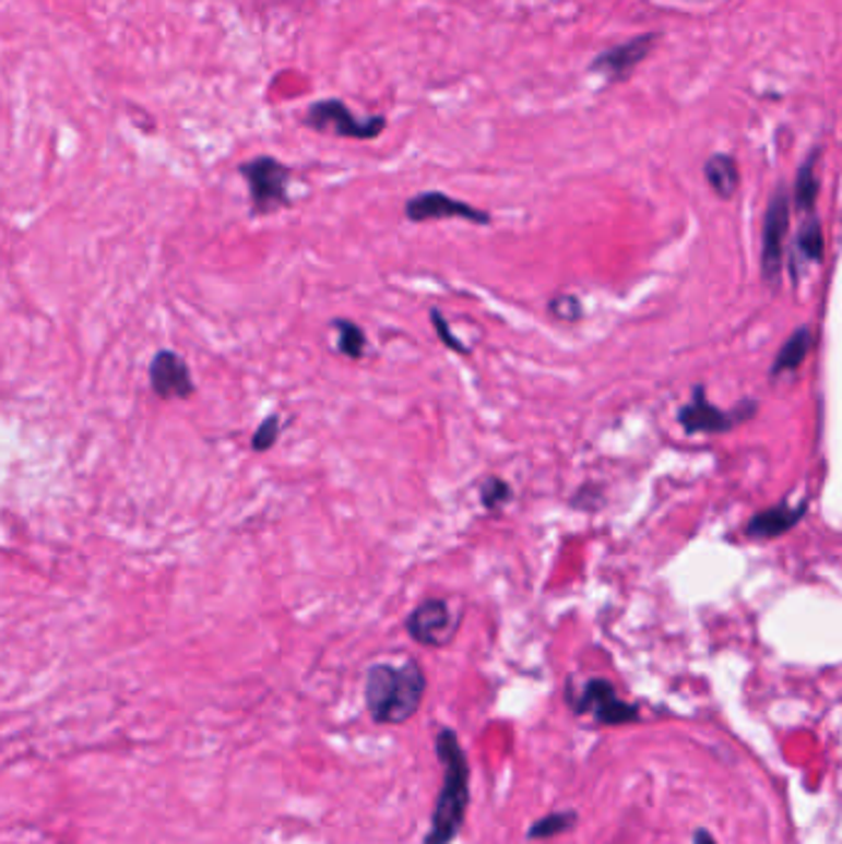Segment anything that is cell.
<instances>
[{
    "instance_id": "6da1fadb",
    "label": "cell",
    "mask_w": 842,
    "mask_h": 844,
    "mask_svg": "<svg viewBox=\"0 0 842 844\" xmlns=\"http://www.w3.org/2000/svg\"><path fill=\"white\" fill-rule=\"evenodd\" d=\"M435 756L442 765V788L435 798L430 832L423 844H452L470 808V763L458 734L448 726L435 734Z\"/></svg>"
},
{
    "instance_id": "7a4b0ae2",
    "label": "cell",
    "mask_w": 842,
    "mask_h": 844,
    "mask_svg": "<svg viewBox=\"0 0 842 844\" xmlns=\"http://www.w3.org/2000/svg\"><path fill=\"white\" fill-rule=\"evenodd\" d=\"M425 689L428 679L415 659H405L403 665L376 662L366 671V709L376 724L401 726L418 714Z\"/></svg>"
},
{
    "instance_id": "3957f363",
    "label": "cell",
    "mask_w": 842,
    "mask_h": 844,
    "mask_svg": "<svg viewBox=\"0 0 842 844\" xmlns=\"http://www.w3.org/2000/svg\"><path fill=\"white\" fill-rule=\"evenodd\" d=\"M238 170L245 178V183H248L252 215H270L292 205L287 191L292 170L289 166L282 164V161L272 156H258L245 161V164L238 166Z\"/></svg>"
},
{
    "instance_id": "277c9868",
    "label": "cell",
    "mask_w": 842,
    "mask_h": 844,
    "mask_svg": "<svg viewBox=\"0 0 842 844\" xmlns=\"http://www.w3.org/2000/svg\"><path fill=\"white\" fill-rule=\"evenodd\" d=\"M301 121H305V127L315 131H334L336 136L356 141H373L381 136L386 129V117H381V114L358 119L342 99H321L311 104Z\"/></svg>"
},
{
    "instance_id": "5b68a950",
    "label": "cell",
    "mask_w": 842,
    "mask_h": 844,
    "mask_svg": "<svg viewBox=\"0 0 842 844\" xmlns=\"http://www.w3.org/2000/svg\"><path fill=\"white\" fill-rule=\"evenodd\" d=\"M791 225V195L781 186L773 193L769 207L763 215V240H761V274L769 284H775L783 268V248L785 235Z\"/></svg>"
},
{
    "instance_id": "8992f818",
    "label": "cell",
    "mask_w": 842,
    "mask_h": 844,
    "mask_svg": "<svg viewBox=\"0 0 842 844\" xmlns=\"http://www.w3.org/2000/svg\"><path fill=\"white\" fill-rule=\"evenodd\" d=\"M458 628L460 622L442 597H428V601L415 605L405 618V630L423 647H444V644L455 640Z\"/></svg>"
},
{
    "instance_id": "52a82bcc",
    "label": "cell",
    "mask_w": 842,
    "mask_h": 844,
    "mask_svg": "<svg viewBox=\"0 0 842 844\" xmlns=\"http://www.w3.org/2000/svg\"><path fill=\"white\" fill-rule=\"evenodd\" d=\"M569 701L579 714H593L595 721L603 726H622L640 718L638 706L622 701L618 694H615L610 681L605 679L585 681L581 694L569 697Z\"/></svg>"
},
{
    "instance_id": "ba28073f",
    "label": "cell",
    "mask_w": 842,
    "mask_h": 844,
    "mask_svg": "<svg viewBox=\"0 0 842 844\" xmlns=\"http://www.w3.org/2000/svg\"><path fill=\"white\" fill-rule=\"evenodd\" d=\"M405 217L411 223H430V221H467L475 225H489L491 215L487 211L470 205L458 198H450L442 191H425L408 198L405 203Z\"/></svg>"
},
{
    "instance_id": "9c48e42d",
    "label": "cell",
    "mask_w": 842,
    "mask_h": 844,
    "mask_svg": "<svg viewBox=\"0 0 842 844\" xmlns=\"http://www.w3.org/2000/svg\"><path fill=\"white\" fill-rule=\"evenodd\" d=\"M756 413L754 403H746L744 407H736V411H722L707 401L704 388H697L692 401L679 411L677 420L689 435L704 432V435H714V432H726L736 428V425L749 420V417Z\"/></svg>"
},
{
    "instance_id": "30bf717a",
    "label": "cell",
    "mask_w": 842,
    "mask_h": 844,
    "mask_svg": "<svg viewBox=\"0 0 842 844\" xmlns=\"http://www.w3.org/2000/svg\"><path fill=\"white\" fill-rule=\"evenodd\" d=\"M151 391L161 401H188L195 393V383L186 358L171 348H161L149 366Z\"/></svg>"
},
{
    "instance_id": "8fae6325",
    "label": "cell",
    "mask_w": 842,
    "mask_h": 844,
    "mask_svg": "<svg viewBox=\"0 0 842 844\" xmlns=\"http://www.w3.org/2000/svg\"><path fill=\"white\" fill-rule=\"evenodd\" d=\"M657 43V35H638L632 37L630 43L615 45L610 50L601 52L595 57L591 70L601 72L603 78H608L610 82L626 80L628 74L638 68V64L645 60V57L652 52V47Z\"/></svg>"
},
{
    "instance_id": "7c38bea8",
    "label": "cell",
    "mask_w": 842,
    "mask_h": 844,
    "mask_svg": "<svg viewBox=\"0 0 842 844\" xmlns=\"http://www.w3.org/2000/svg\"><path fill=\"white\" fill-rule=\"evenodd\" d=\"M806 516V504L801 507H788V504H779L773 509H766L761 514L751 516L749 526H746V534L754 538H775L788 534L793 526H798V521Z\"/></svg>"
},
{
    "instance_id": "4fadbf2b",
    "label": "cell",
    "mask_w": 842,
    "mask_h": 844,
    "mask_svg": "<svg viewBox=\"0 0 842 844\" xmlns=\"http://www.w3.org/2000/svg\"><path fill=\"white\" fill-rule=\"evenodd\" d=\"M704 176H707V183L712 186V191L719 198H724V201L734 198L736 191H739L742 176H739V166H736V161L732 156L716 154L709 158L704 164Z\"/></svg>"
},
{
    "instance_id": "5bb4252c",
    "label": "cell",
    "mask_w": 842,
    "mask_h": 844,
    "mask_svg": "<svg viewBox=\"0 0 842 844\" xmlns=\"http://www.w3.org/2000/svg\"><path fill=\"white\" fill-rule=\"evenodd\" d=\"M810 344H813L810 331L808 329H798L796 334H793L788 341H785L783 348L779 350V356H775V360H773V376L788 373V371H796V368H801L803 360H806L808 354H810Z\"/></svg>"
},
{
    "instance_id": "9a60e30c",
    "label": "cell",
    "mask_w": 842,
    "mask_h": 844,
    "mask_svg": "<svg viewBox=\"0 0 842 844\" xmlns=\"http://www.w3.org/2000/svg\"><path fill=\"white\" fill-rule=\"evenodd\" d=\"M331 326H334L339 334V354L352 360H361L368 344L364 329L352 319H334L331 321Z\"/></svg>"
},
{
    "instance_id": "2e32d148",
    "label": "cell",
    "mask_w": 842,
    "mask_h": 844,
    "mask_svg": "<svg viewBox=\"0 0 842 844\" xmlns=\"http://www.w3.org/2000/svg\"><path fill=\"white\" fill-rule=\"evenodd\" d=\"M818 191H820V183H818V176H816V154H813L806 164L798 168L796 193H793L796 195V205L801 207V211H813V207H816Z\"/></svg>"
},
{
    "instance_id": "e0dca14e",
    "label": "cell",
    "mask_w": 842,
    "mask_h": 844,
    "mask_svg": "<svg viewBox=\"0 0 842 844\" xmlns=\"http://www.w3.org/2000/svg\"><path fill=\"white\" fill-rule=\"evenodd\" d=\"M576 812L571 810H561V812H548L546 818L536 820L532 824V830H529V837L532 840H552V837H558V834L569 832L573 824H576Z\"/></svg>"
},
{
    "instance_id": "ac0fdd59",
    "label": "cell",
    "mask_w": 842,
    "mask_h": 844,
    "mask_svg": "<svg viewBox=\"0 0 842 844\" xmlns=\"http://www.w3.org/2000/svg\"><path fill=\"white\" fill-rule=\"evenodd\" d=\"M798 252L813 262H820L822 254H826V237H822V227L816 217H810V221H806V225L801 227Z\"/></svg>"
},
{
    "instance_id": "d6986e66",
    "label": "cell",
    "mask_w": 842,
    "mask_h": 844,
    "mask_svg": "<svg viewBox=\"0 0 842 844\" xmlns=\"http://www.w3.org/2000/svg\"><path fill=\"white\" fill-rule=\"evenodd\" d=\"M479 499H482V504H485V509H489V511L499 509V507H505L509 499H512V487H509L501 477H487L479 485Z\"/></svg>"
},
{
    "instance_id": "ffe728a7",
    "label": "cell",
    "mask_w": 842,
    "mask_h": 844,
    "mask_svg": "<svg viewBox=\"0 0 842 844\" xmlns=\"http://www.w3.org/2000/svg\"><path fill=\"white\" fill-rule=\"evenodd\" d=\"M280 430H282L280 415H268V417H264V420L260 423V428L254 430V435H252V450L254 452L272 450L274 444H277Z\"/></svg>"
},
{
    "instance_id": "44dd1931",
    "label": "cell",
    "mask_w": 842,
    "mask_h": 844,
    "mask_svg": "<svg viewBox=\"0 0 842 844\" xmlns=\"http://www.w3.org/2000/svg\"><path fill=\"white\" fill-rule=\"evenodd\" d=\"M430 321H432V326H435V334H438V338L442 341L444 346H448L450 350H455V354H462V356L470 354V348H467L465 344H462V341L450 331L448 321H444V317H442V311H440V309H432V311H430Z\"/></svg>"
},
{
    "instance_id": "7402d4cb",
    "label": "cell",
    "mask_w": 842,
    "mask_h": 844,
    "mask_svg": "<svg viewBox=\"0 0 842 844\" xmlns=\"http://www.w3.org/2000/svg\"><path fill=\"white\" fill-rule=\"evenodd\" d=\"M548 309H552V314L561 321H576L581 317V305L579 299L573 297H556Z\"/></svg>"
},
{
    "instance_id": "603a6c76",
    "label": "cell",
    "mask_w": 842,
    "mask_h": 844,
    "mask_svg": "<svg viewBox=\"0 0 842 844\" xmlns=\"http://www.w3.org/2000/svg\"><path fill=\"white\" fill-rule=\"evenodd\" d=\"M695 844H716V840L707 830H697L695 832Z\"/></svg>"
}]
</instances>
